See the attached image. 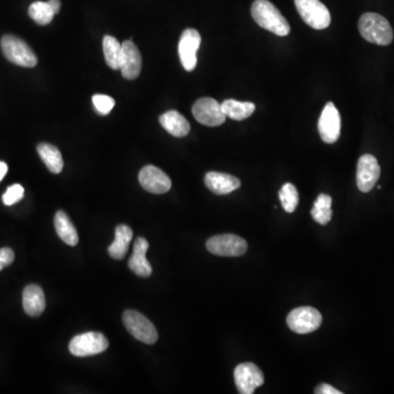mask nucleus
Wrapping results in <instances>:
<instances>
[{"label":"nucleus","instance_id":"1","mask_svg":"<svg viewBox=\"0 0 394 394\" xmlns=\"http://www.w3.org/2000/svg\"><path fill=\"white\" fill-rule=\"evenodd\" d=\"M251 15L261 28L278 37H286L290 33L287 20L268 0H256L251 7Z\"/></svg>","mask_w":394,"mask_h":394},{"label":"nucleus","instance_id":"2","mask_svg":"<svg viewBox=\"0 0 394 394\" xmlns=\"http://www.w3.org/2000/svg\"><path fill=\"white\" fill-rule=\"evenodd\" d=\"M358 30L366 41L382 47L389 45L393 40V30L390 22L378 13H364L358 22Z\"/></svg>","mask_w":394,"mask_h":394},{"label":"nucleus","instance_id":"3","mask_svg":"<svg viewBox=\"0 0 394 394\" xmlns=\"http://www.w3.org/2000/svg\"><path fill=\"white\" fill-rule=\"evenodd\" d=\"M4 56L15 65L21 67H35L37 64V57L31 47L23 40L15 35H5L0 42Z\"/></svg>","mask_w":394,"mask_h":394},{"label":"nucleus","instance_id":"4","mask_svg":"<svg viewBox=\"0 0 394 394\" xmlns=\"http://www.w3.org/2000/svg\"><path fill=\"white\" fill-rule=\"evenodd\" d=\"M123 323L129 334L138 341L148 345H153L158 341L157 328L151 323L150 320L139 312L126 310L123 314Z\"/></svg>","mask_w":394,"mask_h":394},{"label":"nucleus","instance_id":"5","mask_svg":"<svg viewBox=\"0 0 394 394\" xmlns=\"http://www.w3.org/2000/svg\"><path fill=\"white\" fill-rule=\"evenodd\" d=\"M302 19L312 29L323 30L331 23V15L320 0H294Z\"/></svg>","mask_w":394,"mask_h":394},{"label":"nucleus","instance_id":"6","mask_svg":"<svg viewBox=\"0 0 394 394\" xmlns=\"http://www.w3.org/2000/svg\"><path fill=\"white\" fill-rule=\"evenodd\" d=\"M109 347V341L102 333L87 332L73 338L69 343V352L76 357H87L103 353Z\"/></svg>","mask_w":394,"mask_h":394},{"label":"nucleus","instance_id":"7","mask_svg":"<svg viewBox=\"0 0 394 394\" xmlns=\"http://www.w3.org/2000/svg\"><path fill=\"white\" fill-rule=\"evenodd\" d=\"M208 252L218 256H241L248 250V244L244 239L236 234H219L208 239L206 242Z\"/></svg>","mask_w":394,"mask_h":394},{"label":"nucleus","instance_id":"8","mask_svg":"<svg viewBox=\"0 0 394 394\" xmlns=\"http://www.w3.org/2000/svg\"><path fill=\"white\" fill-rule=\"evenodd\" d=\"M322 316L312 306H300L287 316V326L294 333L308 334L321 326Z\"/></svg>","mask_w":394,"mask_h":394},{"label":"nucleus","instance_id":"9","mask_svg":"<svg viewBox=\"0 0 394 394\" xmlns=\"http://www.w3.org/2000/svg\"><path fill=\"white\" fill-rule=\"evenodd\" d=\"M192 113L197 122L205 126H219L224 124L227 119L222 112V105L213 97L198 99L193 105Z\"/></svg>","mask_w":394,"mask_h":394},{"label":"nucleus","instance_id":"10","mask_svg":"<svg viewBox=\"0 0 394 394\" xmlns=\"http://www.w3.org/2000/svg\"><path fill=\"white\" fill-rule=\"evenodd\" d=\"M322 141L326 144H334L341 135V115L333 102L326 103L318 123Z\"/></svg>","mask_w":394,"mask_h":394},{"label":"nucleus","instance_id":"11","mask_svg":"<svg viewBox=\"0 0 394 394\" xmlns=\"http://www.w3.org/2000/svg\"><path fill=\"white\" fill-rule=\"evenodd\" d=\"M380 173L381 170L376 157L369 153L360 157L357 163V173H356L358 190L363 193L370 192L377 184Z\"/></svg>","mask_w":394,"mask_h":394},{"label":"nucleus","instance_id":"12","mask_svg":"<svg viewBox=\"0 0 394 394\" xmlns=\"http://www.w3.org/2000/svg\"><path fill=\"white\" fill-rule=\"evenodd\" d=\"M234 382L241 394H252L264 383V376L254 364H240L234 369Z\"/></svg>","mask_w":394,"mask_h":394},{"label":"nucleus","instance_id":"13","mask_svg":"<svg viewBox=\"0 0 394 394\" xmlns=\"http://www.w3.org/2000/svg\"><path fill=\"white\" fill-rule=\"evenodd\" d=\"M202 43L198 31L195 29H186L181 35L179 42V56L181 63L186 71H193L197 65V51Z\"/></svg>","mask_w":394,"mask_h":394},{"label":"nucleus","instance_id":"14","mask_svg":"<svg viewBox=\"0 0 394 394\" xmlns=\"http://www.w3.org/2000/svg\"><path fill=\"white\" fill-rule=\"evenodd\" d=\"M138 180L141 186L153 194H165L170 191L172 185L168 175L155 166H146L141 169Z\"/></svg>","mask_w":394,"mask_h":394},{"label":"nucleus","instance_id":"15","mask_svg":"<svg viewBox=\"0 0 394 394\" xmlns=\"http://www.w3.org/2000/svg\"><path fill=\"white\" fill-rule=\"evenodd\" d=\"M123 77L127 80H134L141 75V55L133 41H125L122 44V61L121 69Z\"/></svg>","mask_w":394,"mask_h":394},{"label":"nucleus","instance_id":"16","mask_svg":"<svg viewBox=\"0 0 394 394\" xmlns=\"http://www.w3.org/2000/svg\"><path fill=\"white\" fill-rule=\"evenodd\" d=\"M149 249L148 241L145 238H137L134 244V250L129 261V268L131 272L141 277H149L153 273L150 263L146 258Z\"/></svg>","mask_w":394,"mask_h":394},{"label":"nucleus","instance_id":"17","mask_svg":"<svg viewBox=\"0 0 394 394\" xmlns=\"http://www.w3.org/2000/svg\"><path fill=\"white\" fill-rule=\"evenodd\" d=\"M205 185L215 194L227 195L238 190L241 186V182L234 175L212 171L205 175Z\"/></svg>","mask_w":394,"mask_h":394},{"label":"nucleus","instance_id":"18","mask_svg":"<svg viewBox=\"0 0 394 394\" xmlns=\"http://www.w3.org/2000/svg\"><path fill=\"white\" fill-rule=\"evenodd\" d=\"M22 304L25 314L30 316H39L45 310V296L37 285H29L22 294Z\"/></svg>","mask_w":394,"mask_h":394},{"label":"nucleus","instance_id":"19","mask_svg":"<svg viewBox=\"0 0 394 394\" xmlns=\"http://www.w3.org/2000/svg\"><path fill=\"white\" fill-rule=\"evenodd\" d=\"M161 126L172 136L185 137L190 133L191 126L188 119H185L178 111H168L159 117Z\"/></svg>","mask_w":394,"mask_h":394},{"label":"nucleus","instance_id":"20","mask_svg":"<svg viewBox=\"0 0 394 394\" xmlns=\"http://www.w3.org/2000/svg\"><path fill=\"white\" fill-rule=\"evenodd\" d=\"M133 239V230L126 225H119L115 229V239L107 251L111 258L122 260L126 256L129 244Z\"/></svg>","mask_w":394,"mask_h":394},{"label":"nucleus","instance_id":"21","mask_svg":"<svg viewBox=\"0 0 394 394\" xmlns=\"http://www.w3.org/2000/svg\"><path fill=\"white\" fill-rule=\"evenodd\" d=\"M54 226H55V230H56L59 238L66 244H68L71 246H75L78 244V232L76 230L75 226H73L69 217L63 210H59L56 215H55Z\"/></svg>","mask_w":394,"mask_h":394},{"label":"nucleus","instance_id":"22","mask_svg":"<svg viewBox=\"0 0 394 394\" xmlns=\"http://www.w3.org/2000/svg\"><path fill=\"white\" fill-rule=\"evenodd\" d=\"M37 153L41 157L45 166L54 174H59L64 168L63 157L59 148L47 143H41L37 146Z\"/></svg>","mask_w":394,"mask_h":394},{"label":"nucleus","instance_id":"23","mask_svg":"<svg viewBox=\"0 0 394 394\" xmlns=\"http://www.w3.org/2000/svg\"><path fill=\"white\" fill-rule=\"evenodd\" d=\"M222 109L226 117L234 121H244L253 114L256 105L252 102H240L234 99H228L222 103Z\"/></svg>","mask_w":394,"mask_h":394},{"label":"nucleus","instance_id":"24","mask_svg":"<svg viewBox=\"0 0 394 394\" xmlns=\"http://www.w3.org/2000/svg\"><path fill=\"white\" fill-rule=\"evenodd\" d=\"M103 53H105V61L109 68L119 71L121 69V61H122V44L119 43L114 37L105 35L103 37Z\"/></svg>","mask_w":394,"mask_h":394},{"label":"nucleus","instance_id":"25","mask_svg":"<svg viewBox=\"0 0 394 394\" xmlns=\"http://www.w3.org/2000/svg\"><path fill=\"white\" fill-rule=\"evenodd\" d=\"M331 206L332 197L330 195L320 194L311 210V216L314 222L323 226L331 222L332 215H333Z\"/></svg>","mask_w":394,"mask_h":394},{"label":"nucleus","instance_id":"26","mask_svg":"<svg viewBox=\"0 0 394 394\" xmlns=\"http://www.w3.org/2000/svg\"><path fill=\"white\" fill-rule=\"evenodd\" d=\"M29 16L37 25H47L51 23L55 13L49 3L35 1L30 6Z\"/></svg>","mask_w":394,"mask_h":394},{"label":"nucleus","instance_id":"27","mask_svg":"<svg viewBox=\"0 0 394 394\" xmlns=\"http://www.w3.org/2000/svg\"><path fill=\"white\" fill-rule=\"evenodd\" d=\"M280 200L285 212L294 213L299 203L297 189L292 183L282 185L280 191Z\"/></svg>","mask_w":394,"mask_h":394},{"label":"nucleus","instance_id":"28","mask_svg":"<svg viewBox=\"0 0 394 394\" xmlns=\"http://www.w3.org/2000/svg\"><path fill=\"white\" fill-rule=\"evenodd\" d=\"M93 105L97 112L101 115H107L115 105V101L113 97L105 95H95L92 97Z\"/></svg>","mask_w":394,"mask_h":394},{"label":"nucleus","instance_id":"29","mask_svg":"<svg viewBox=\"0 0 394 394\" xmlns=\"http://www.w3.org/2000/svg\"><path fill=\"white\" fill-rule=\"evenodd\" d=\"M25 195V189L22 188V185L13 184L6 191L3 196L4 204L7 206L16 204L22 200V197Z\"/></svg>","mask_w":394,"mask_h":394},{"label":"nucleus","instance_id":"30","mask_svg":"<svg viewBox=\"0 0 394 394\" xmlns=\"http://www.w3.org/2000/svg\"><path fill=\"white\" fill-rule=\"evenodd\" d=\"M13 260H15V253L11 249H0V270H3L6 266L13 264Z\"/></svg>","mask_w":394,"mask_h":394},{"label":"nucleus","instance_id":"31","mask_svg":"<svg viewBox=\"0 0 394 394\" xmlns=\"http://www.w3.org/2000/svg\"><path fill=\"white\" fill-rule=\"evenodd\" d=\"M314 393L316 394H342L343 392L340 391V390L335 389V388L332 387V386L328 385V383H321V385L318 386L314 390Z\"/></svg>","mask_w":394,"mask_h":394},{"label":"nucleus","instance_id":"32","mask_svg":"<svg viewBox=\"0 0 394 394\" xmlns=\"http://www.w3.org/2000/svg\"><path fill=\"white\" fill-rule=\"evenodd\" d=\"M47 3H49V6H51L52 9H53L54 13H55V15H57V13H59V10H61V0H49Z\"/></svg>","mask_w":394,"mask_h":394},{"label":"nucleus","instance_id":"33","mask_svg":"<svg viewBox=\"0 0 394 394\" xmlns=\"http://www.w3.org/2000/svg\"><path fill=\"white\" fill-rule=\"evenodd\" d=\"M8 172L7 163L4 162V161H0V181L5 178V175Z\"/></svg>","mask_w":394,"mask_h":394}]
</instances>
